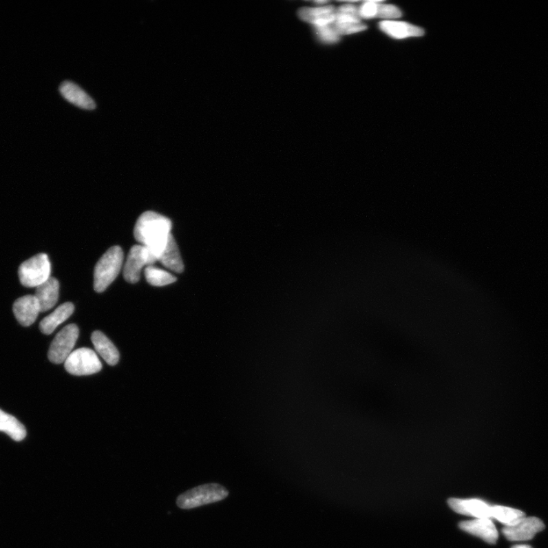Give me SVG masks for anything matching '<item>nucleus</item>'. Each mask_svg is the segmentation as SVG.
<instances>
[{"label":"nucleus","instance_id":"f257e3e1","mask_svg":"<svg viewBox=\"0 0 548 548\" xmlns=\"http://www.w3.org/2000/svg\"><path fill=\"white\" fill-rule=\"evenodd\" d=\"M171 229V221L167 216L147 211L137 220L134 234L135 240L147 247L158 262L169 242Z\"/></svg>","mask_w":548,"mask_h":548},{"label":"nucleus","instance_id":"f03ea898","mask_svg":"<svg viewBox=\"0 0 548 548\" xmlns=\"http://www.w3.org/2000/svg\"><path fill=\"white\" fill-rule=\"evenodd\" d=\"M124 262V252L120 246L108 249L99 259L94 272V289L104 292L116 279Z\"/></svg>","mask_w":548,"mask_h":548},{"label":"nucleus","instance_id":"7ed1b4c3","mask_svg":"<svg viewBox=\"0 0 548 548\" xmlns=\"http://www.w3.org/2000/svg\"><path fill=\"white\" fill-rule=\"evenodd\" d=\"M228 495L229 492L224 487L218 484H209L194 487L180 495L176 503L179 508L191 509L221 501Z\"/></svg>","mask_w":548,"mask_h":548},{"label":"nucleus","instance_id":"20e7f679","mask_svg":"<svg viewBox=\"0 0 548 548\" xmlns=\"http://www.w3.org/2000/svg\"><path fill=\"white\" fill-rule=\"evenodd\" d=\"M52 266L46 254H39L21 264L19 268L20 282L25 287H39L50 278Z\"/></svg>","mask_w":548,"mask_h":548},{"label":"nucleus","instance_id":"39448f33","mask_svg":"<svg viewBox=\"0 0 548 548\" xmlns=\"http://www.w3.org/2000/svg\"><path fill=\"white\" fill-rule=\"evenodd\" d=\"M65 369L74 376H89L103 369L96 353L89 348H81L71 352L64 363Z\"/></svg>","mask_w":548,"mask_h":548},{"label":"nucleus","instance_id":"423d86ee","mask_svg":"<svg viewBox=\"0 0 548 548\" xmlns=\"http://www.w3.org/2000/svg\"><path fill=\"white\" fill-rule=\"evenodd\" d=\"M78 337V328L76 324H71L63 328L50 345L48 351L50 361L55 364L65 363L73 352Z\"/></svg>","mask_w":548,"mask_h":548},{"label":"nucleus","instance_id":"0eeeda50","mask_svg":"<svg viewBox=\"0 0 548 548\" xmlns=\"http://www.w3.org/2000/svg\"><path fill=\"white\" fill-rule=\"evenodd\" d=\"M156 259L144 245H134L129 251L124 269V277L127 282L136 284L140 278L143 266L153 265Z\"/></svg>","mask_w":548,"mask_h":548},{"label":"nucleus","instance_id":"6e6552de","mask_svg":"<svg viewBox=\"0 0 548 548\" xmlns=\"http://www.w3.org/2000/svg\"><path fill=\"white\" fill-rule=\"evenodd\" d=\"M333 27L340 36L355 34L366 30V26L360 20L359 7L350 3L341 6L336 10Z\"/></svg>","mask_w":548,"mask_h":548},{"label":"nucleus","instance_id":"1a4fd4ad","mask_svg":"<svg viewBox=\"0 0 548 548\" xmlns=\"http://www.w3.org/2000/svg\"><path fill=\"white\" fill-rule=\"evenodd\" d=\"M545 529V524L536 517H524L520 521L503 529V534L511 542H525L532 539Z\"/></svg>","mask_w":548,"mask_h":548},{"label":"nucleus","instance_id":"9d476101","mask_svg":"<svg viewBox=\"0 0 548 548\" xmlns=\"http://www.w3.org/2000/svg\"><path fill=\"white\" fill-rule=\"evenodd\" d=\"M13 313L21 326L28 327L37 319L41 308L34 295H28L15 302Z\"/></svg>","mask_w":548,"mask_h":548},{"label":"nucleus","instance_id":"9b49d317","mask_svg":"<svg viewBox=\"0 0 548 548\" xmlns=\"http://www.w3.org/2000/svg\"><path fill=\"white\" fill-rule=\"evenodd\" d=\"M450 507L456 513L477 518H492V507L485 501L477 499H450Z\"/></svg>","mask_w":548,"mask_h":548},{"label":"nucleus","instance_id":"f8f14e48","mask_svg":"<svg viewBox=\"0 0 548 548\" xmlns=\"http://www.w3.org/2000/svg\"><path fill=\"white\" fill-rule=\"evenodd\" d=\"M459 527L472 535L481 538L489 544H495L499 534L490 518H475L461 523Z\"/></svg>","mask_w":548,"mask_h":548},{"label":"nucleus","instance_id":"ddd939ff","mask_svg":"<svg viewBox=\"0 0 548 548\" xmlns=\"http://www.w3.org/2000/svg\"><path fill=\"white\" fill-rule=\"evenodd\" d=\"M336 10L333 6H320L314 8L302 9L299 12V16L315 27L326 26L334 23Z\"/></svg>","mask_w":548,"mask_h":548},{"label":"nucleus","instance_id":"4468645a","mask_svg":"<svg viewBox=\"0 0 548 548\" xmlns=\"http://www.w3.org/2000/svg\"><path fill=\"white\" fill-rule=\"evenodd\" d=\"M379 28L382 32L395 39L421 37L424 34L421 28L403 21L384 20L379 23Z\"/></svg>","mask_w":548,"mask_h":548},{"label":"nucleus","instance_id":"2eb2a0df","mask_svg":"<svg viewBox=\"0 0 548 548\" xmlns=\"http://www.w3.org/2000/svg\"><path fill=\"white\" fill-rule=\"evenodd\" d=\"M60 284L59 280L50 277L45 283L36 289L34 297L37 299L41 313L49 311L56 304L59 298Z\"/></svg>","mask_w":548,"mask_h":548},{"label":"nucleus","instance_id":"dca6fc26","mask_svg":"<svg viewBox=\"0 0 548 548\" xmlns=\"http://www.w3.org/2000/svg\"><path fill=\"white\" fill-rule=\"evenodd\" d=\"M60 92L68 102L82 107L83 109L92 110L96 107L95 101L74 83L69 81L63 83L60 87Z\"/></svg>","mask_w":548,"mask_h":548},{"label":"nucleus","instance_id":"f3484780","mask_svg":"<svg viewBox=\"0 0 548 548\" xmlns=\"http://www.w3.org/2000/svg\"><path fill=\"white\" fill-rule=\"evenodd\" d=\"M74 305L71 302H66L55 309V311L49 315L40 323V330L43 334L52 335L57 327L66 322L74 313Z\"/></svg>","mask_w":548,"mask_h":548},{"label":"nucleus","instance_id":"a211bd4d","mask_svg":"<svg viewBox=\"0 0 548 548\" xmlns=\"http://www.w3.org/2000/svg\"><path fill=\"white\" fill-rule=\"evenodd\" d=\"M92 341L96 351L105 361L110 366L119 361V352L113 343L103 333L96 330L92 335Z\"/></svg>","mask_w":548,"mask_h":548},{"label":"nucleus","instance_id":"6ab92c4d","mask_svg":"<svg viewBox=\"0 0 548 548\" xmlns=\"http://www.w3.org/2000/svg\"><path fill=\"white\" fill-rule=\"evenodd\" d=\"M158 261L160 262L165 268L176 273H180L184 271V264L181 254H180L178 245L172 235L169 237L167 246H165L161 255L158 257Z\"/></svg>","mask_w":548,"mask_h":548},{"label":"nucleus","instance_id":"aec40b11","mask_svg":"<svg viewBox=\"0 0 548 548\" xmlns=\"http://www.w3.org/2000/svg\"><path fill=\"white\" fill-rule=\"evenodd\" d=\"M0 432H4L17 442L23 441L27 434L24 425L15 417L4 412L1 409H0Z\"/></svg>","mask_w":548,"mask_h":548},{"label":"nucleus","instance_id":"412c9836","mask_svg":"<svg viewBox=\"0 0 548 548\" xmlns=\"http://www.w3.org/2000/svg\"><path fill=\"white\" fill-rule=\"evenodd\" d=\"M525 517L523 512L513 508L495 506L492 507V518L506 526H511Z\"/></svg>","mask_w":548,"mask_h":548},{"label":"nucleus","instance_id":"4be33fe9","mask_svg":"<svg viewBox=\"0 0 548 548\" xmlns=\"http://www.w3.org/2000/svg\"><path fill=\"white\" fill-rule=\"evenodd\" d=\"M145 277L147 282L154 286H164L176 282L177 278L170 273L153 265L145 268Z\"/></svg>","mask_w":548,"mask_h":548},{"label":"nucleus","instance_id":"5701e85b","mask_svg":"<svg viewBox=\"0 0 548 548\" xmlns=\"http://www.w3.org/2000/svg\"><path fill=\"white\" fill-rule=\"evenodd\" d=\"M317 36L319 39L326 43H336L340 39V35L335 30L333 25L315 27Z\"/></svg>","mask_w":548,"mask_h":548},{"label":"nucleus","instance_id":"b1692460","mask_svg":"<svg viewBox=\"0 0 548 548\" xmlns=\"http://www.w3.org/2000/svg\"><path fill=\"white\" fill-rule=\"evenodd\" d=\"M401 17V12L393 5L385 4L380 2L379 5L377 18L392 20Z\"/></svg>","mask_w":548,"mask_h":548},{"label":"nucleus","instance_id":"393cba45","mask_svg":"<svg viewBox=\"0 0 548 548\" xmlns=\"http://www.w3.org/2000/svg\"><path fill=\"white\" fill-rule=\"evenodd\" d=\"M381 1H366L359 6V15L360 19L377 18L379 5Z\"/></svg>","mask_w":548,"mask_h":548},{"label":"nucleus","instance_id":"a878e982","mask_svg":"<svg viewBox=\"0 0 548 548\" xmlns=\"http://www.w3.org/2000/svg\"><path fill=\"white\" fill-rule=\"evenodd\" d=\"M512 548H532V547L531 546H529V545H515V546H514Z\"/></svg>","mask_w":548,"mask_h":548}]
</instances>
